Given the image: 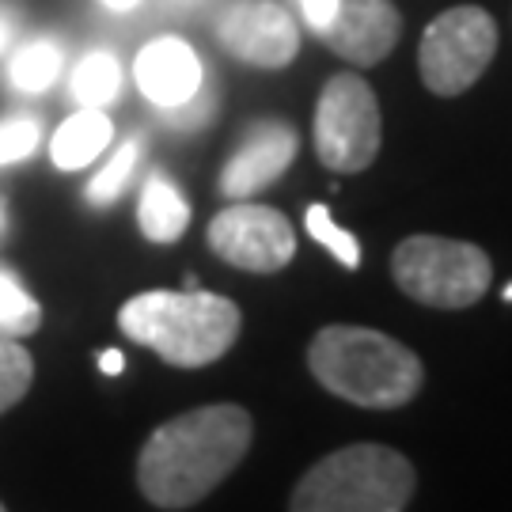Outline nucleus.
Wrapping results in <instances>:
<instances>
[{
    "mask_svg": "<svg viewBox=\"0 0 512 512\" xmlns=\"http://www.w3.org/2000/svg\"><path fill=\"white\" fill-rule=\"evenodd\" d=\"M296 148H300V137L293 126L258 122L220 171V194L232 202H247L251 194L266 190L289 171V164L296 160Z\"/></svg>",
    "mask_w": 512,
    "mask_h": 512,
    "instance_id": "9b49d317",
    "label": "nucleus"
},
{
    "mask_svg": "<svg viewBox=\"0 0 512 512\" xmlns=\"http://www.w3.org/2000/svg\"><path fill=\"white\" fill-rule=\"evenodd\" d=\"M391 277L425 308L459 311L490 293L494 266L482 247L444 236H410L391 255Z\"/></svg>",
    "mask_w": 512,
    "mask_h": 512,
    "instance_id": "39448f33",
    "label": "nucleus"
},
{
    "mask_svg": "<svg viewBox=\"0 0 512 512\" xmlns=\"http://www.w3.org/2000/svg\"><path fill=\"white\" fill-rule=\"evenodd\" d=\"M304 224H308V236L315 239V243H323L346 270H357V266H361V243H357L353 232H346L338 220L330 217L327 205H308Z\"/></svg>",
    "mask_w": 512,
    "mask_h": 512,
    "instance_id": "a211bd4d",
    "label": "nucleus"
},
{
    "mask_svg": "<svg viewBox=\"0 0 512 512\" xmlns=\"http://www.w3.org/2000/svg\"><path fill=\"white\" fill-rule=\"evenodd\" d=\"M209 247L247 274H277L296 255V232L270 205L236 202L209 220Z\"/></svg>",
    "mask_w": 512,
    "mask_h": 512,
    "instance_id": "6e6552de",
    "label": "nucleus"
},
{
    "mask_svg": "<svg viewBox=\"0 0 512 512\" xmlns=\"http://www.w3.org/2000/svg\"><path fill=\"white\" fill-rule=\"evenodd\" d=\"M0 512H8V509H4V505H0Z\"/></svg>",
    "mask_w": 512,
    "mask_h": 512,
    "instance_id": "bb28decb",
    "label": "nucleus"
},
{
    "mask_svg": "<svg viewBox=\"0 0 512 512\" xmlns=\"http://www.w3.org/2000/svg\"><path fill=\"white\" fill-rule=\"evenodd\" d=\"M505 300H512V285H509V289H505Z\"/></svg>",
    "mask_w": 512,
    "mask_h": 512,
    "instance_id": "a878e982",
    "label": "nucleus"
},
{
    "mask_svg": "<svg viewBox=\"0 0 512 512\" xmlns=\"http://www.w3.org/2000/svg\"><path fill=\"white\" fill-rule=\"evenodd\" d=\"M99 368H103L107 376H118V372L126 368V357H122V349H107V353H99Z\"/></svg>",
    "mask_w": 512,
    "mask_h": 512,
    "instance_id": "5701e85b",
    "label": "nucleus"
},
{
    "mask_svg": "<svg viewBox=\"0 0 512 512\" xmlns=\"http://www.w3.org/2000/svg\"><path fill=\"white\" fill-rule=\"evenodd\" d=\"M4 46H8V27L0 23V50H4Z\"/></svg>",
    "mask_w": 512,
    "mask_h": 512,
    "instance_id": "393cba45",
    "label": "nucleus"
},
{
    "mask_svg": "<svg viewBox=\"0 0 512 512\" xmlns=\"http://www.w3.org/2000/svg\"><path fill=\"white\" fill-rule=\"evenodd\" d=\"M137 156H141V141H137V137H129L126 145L110 156V164L95 175L92 183H88V202H92V205L118 202V198H122V190L129 186L133 167H137Z\"/></svg>",
    "mask_w": 512,
    "mask_h": 512,
    "instance_id": "6ab92c4d",
    "label": "nucleus"
},
{
    "mask_svg": "<svg viewBox=\"0 0 512 512\" xmlns=\"http://www.w3.org/2000/svg\"><path fill=\"white\" fill-rule=\"evenodd\" d=\"M31 380H35L31 353L19 342H0V414L12 410L31 391Z\"/></svg>",
    "mask_w": 512,
    "mask_h": 512,
    "instance_id": "aec40b11",
    "label": "nucleus"
},
{
    "mask_svg": "<svg viewBox=\"0 0 512 512\" xmlns=\"http://www.w3.org/2000/svg\"><path fill=\"white\" fill-rule=\"evenodd\" d=\"M118 327L129 342L160 353L167 365L205 368L232 349L243 315L228 296L202 289H183V293L152 289L122 304Z\"/></svg>",
    "mask_w": 512,
    "mask_h": 512,
    "instance_id": "7ed1b4c3",
    "label": "nucleus"
},
{
    "mask_svg": "<svg viewBox=\"0 0 512 512\" xmlns=\"http://www.w3.org/2000/svg\"><path fill=\"white\" fill-rule=\"evenodd\" d=\"M133 73H137V88L145 92L148 103L164 110L183 107L202 92V61L183 38H152L137 54Z\"/></svg>",
    "mask_w": 512,
    "mask_h": 512,
    "instance_id": "f8f14e48",
    "label": "nucleus"
},
{
    "mask_svg": "<svg viewBox=\"0 0 512 512\" xmlns=\"http://www.w3.org/2000/svg\"><path fill=\"white\" fill-rule=\"evenodd\" d=\"M137 220H141L145 239H152V243H175L186 232V224H190V205L179 194V186L156 171V175H148L145 190H141Z\"/></svg>",
    "mask_w": 512,
    "mask_h": 512,
    "instance_id": "4468645a",
    "label": "nucleus"
},
{
    "mask_svg": "<svg viewBox=\"0 0 512 512\" xmlns=\"http://www.w3.org/2000/svg\"><path fill=\"white\" fill-rule=\"evenodd\" d=\"M110 137H114V126H110L107 114L99 107H84L54 133L50 156L61 171H80L110 145Z\"/></svg>",
    "mask_w": 512,
    "mask_h": 512,
    "instance_id": "ddd939ff",
    "label": "nucleus"
},
{
    "mask_svg": "<svg viewBox=\"0 0 512 512\" xmlns=\"http://www.w3.org/2000/svg\"><path fill=\"white\" fill-rule=\"evenodd\" d=\"M380 103L361 76L338 73L327 80L315 107V152L338 175L365 171L380 152Z\"/></svg>",
    "mask_w": 512,
    "mask_h": 512,
    "instance_id": "0eeeda50",
    "label": "nucleus"
},
{
    "mask_svg": "<svg viewBox=\"0 0 512 512\" xmlns=\"http://www.w3.org/2000/svg\"><path fill=\"white\" fill-rule=\"evenodd\" d=\"M122 88V65L114 61V54L95 50L88 54L73 73V95L80 99V107H107L110 99Z\"/></svg>",
    "mask_w": 512,
    "mask_h": 512,
    "instance_id": "dca6fc26",
    "label": "nucleus"
},
{
    "mask_svg": "<svg viewBox=\"0 0 512 512\" xmlns=\"http://www.w3.org/2000/svg\"><path fill=\"white\" fill-rule=\"evenodd\" d=\"M414 486V467L395 448L349 444L296 482L293 512H403Z\"/></svg>",
    "mask_w": 512,
    "mask_h": 512,
    "instance_id": "20e7f679",
    "label": "nucleus"
},
{
    "mask_svg": "<svg viewBox=\"0 0 512 512\" xmlns=\"http://www.w3.org/2000/svg\"><path fill=\"white\" fill-rule=\"evenodd\" d=\"M220 46L258 69H285L300 50L296 19L277 0H232L217 19Z\"/></svg>",
    "mask_w": 512,
    "mask_h": 512,
    "instance_id": "1a4fd4ad",
    "label": "nucleus"
},
{
    "mask_svg": "<svg viewBox=\"0 0 512 512\" xmlns=\"http://www.w3.org/2000/svg\"><path fill=\"white\" fill-rule=\"evenodd\" d=\"M251 448V414L243 406H198L160 425L141 448L137 482L160 509H190L236 471Z\"/></svg>",
    "mask_w": 512,
    "mask_h": 512,
    "instance_id": "f257e3e1",
    "label": "nucleus"
},
{
    "mask_svg": "<svg viewBox=\"0 0 512 512\" xmlns=\"http://www.w3.org/2000/svg\"><path fill=\"white\" fill-rule=\"evenodd\" d=\"M296 4H300V16H304V23H308L315 35L327 27L334 8H338V0H296Z\"/></svg>",
    "mask_w": 512,
    "mask_h": 512,
    "instance_id": "4be33fe9",
    "label": "nucleus"
},
{
    "mask_svg": "<svg viewBox=\"0 0 512 512\" xmlns=\"http://www.w3.org/2000/svg\"><path fill=\"white\" fill-rule=\"evenodd\" d=\"M42 323L38 300L8 270H0V342H19Z\"/></svg>",
    "mask_w": 512,
    "mask_h": 512,
    "instance_id": "f3484780",
    "label": "nucleus"
},
{
    "mask_svg": "<svg viewBox=\"0 0 512 512\" xmlns=\"http://www.w3.org/2000/svg\"><path fill=\"white\" fill-rule=\"evenodd\" d=\"M497 54V23L478 4H459L440 12L418 46L421 84L433 95H463L490 69Z\"/></svg>",
    "mask_w": 512,
    "mask_h": 512,
    "instance_id": "423d86ee",
    "label": "nucleus"
},
{
    "mask_svg": "<svg viewBox=\"0 0 512 512\" xmlns=\"http://www.w3.org/2000/svg\"><path fill=\"white\" fill-rule=\"evenodd\" d=\"M308 368L330 395L368 410H395L421 391L425 368L410 346L368 327H323L308 346Z\"/></svg>",
    "mask_w": 512,
    "mask_h": 512,
    "instance_id": "f03ea898",
    "label": "nucleus"
},
{
    "mask_svg": "<svg viewBox=\"0 0 512 512\" xmlns=\"http://www.w3.org/2000/svg\"><path fill=\"white\" fill-rule=\"evenodd\" d=\"M399 31H403V19L391 0H338L319 38L342 61L368 69V65H380L395 50Z\"/></svg>",
    "mask_w": 512,
    "mask_h": 512,
    "instance_id": "9d476101",
    "label": "nucleus"
},
{
    "mask_svg": "<svg viewBox=\"0 0 512 512\" xmlns=\"http://www.w3.org/2000/svg\"><path fill=\"white\" fill-rule=\"evenodd\" d=\"M35 148H38V122L35 118L19 114V118L0 122V167L27 160Z\"/></svg>",
    "mask_w": 512,
    "mask_h": 512,
    "instance_id": "412c9836",
    "label": "nucleus"
},
{
    "mask_svg": "<svg viewBox=\"0 0 512 512\" xmlns=\"http://www.w3.org/2000/svg\"><path fill=\"white\" fill-rule=\"evenodd\" d=\"M107 8H114V12H129V8H137L141 0H103Z\"/></svg>",
    "mask_w": 512,
    "mask_h": 512,
    "instance_id": "b1692460",
    "label": "nucleus"
},
{
    "mask_svg": "<svg viewBox=\"0 0 512 512\" xmlns=\"http://www.w3.org/2000/svg\"><path fill=\"white\" fill-rule=\"evenodd\" d=\"M57 73H61V46L54 38L27 42L8 65V80L16 84L19 92H46L57 80Z\"/></svg>",
    "mask_w": 512,
    "mask_h": 512,
    "instance_id": "2eb2a0df",
    "label": "nucleus"
}]
</instances>
